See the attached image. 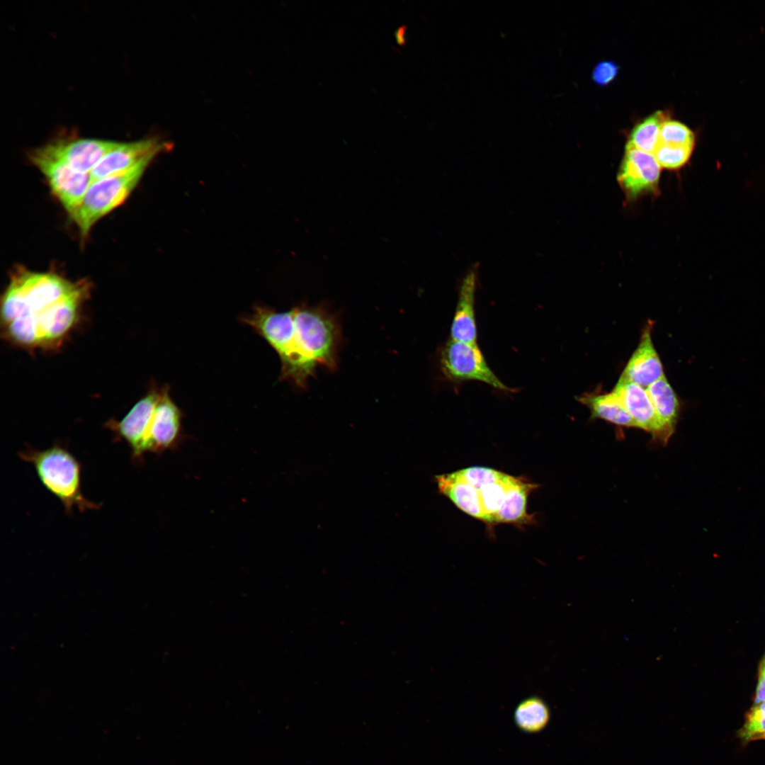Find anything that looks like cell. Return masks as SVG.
I'll use <instances>...</instances> for the list:
<instances>
[{
    "label": "cell",
    "mask_w": 765,
    "mask_h": 765,
    "mask_svg": "<svg viewBox=\"0 0 765 765\" xmlns=\"http://www.w3.org/2000/svg\"><path fill=\"white\" fill-rule=\"evenodd\" d=\"M86 296L85 284L52 273L22 271L11 278L1 298L3 334L23 348L56 347L78 322Z\"/></svg>",
    "instance_id": "1"
},
{
    "label": "cell",
    "mask_w": 765,
    "mask_h": 765,
    "mask_svg": "<svg viewBox=\"0 0 765 765\" xmlns=\"http://www.w3.org/2000/svg\"><path fill=\"white\" fill-rule=\"evenodd\" d=\"M277 352L280 378L305 388L318 366L337 368L341 329L337 318L323 307L300 305L287 312L256 306L242 317Z\"/></svg>",
    "instance_id": "2"
},
{
    "label": "cell",
    "mask_w": 765,
    "mask_h": 765,
    "mask_svg": "<svg viewBox=\"0 0 765 765\" xmlns=\"http://www.w3.org/2000/svg\"><path fill=\"white\" fill-rule=\"evenodd\" d=\"M183 414L173 401L169 387L152 389L115 425L116 434L131 453L143 458L161 454L181 442Z\"/></svg>",
    "instance_id": "3"
},
{
    "label": "cell",
    "mask_w": 765,
    "mask_h": 765,
    "mask_svg": "<svg viewBox=\"0 0 765 765\" xmlns=\"http://www.w3.org/2000/svg\"><path fill=\"white\" fill-rule=\"evenodd\" d=\"M459 472L472 488V517L488 527L498 523L522 526L533 523V515L527 512V502L538 484L523 476L514 477L487 467H468Z\"/></svg>",
    "instance_id": "4"
},
{
    "label": "cell",
    "mask_w": 765,
    "mask_h": 765,
    "mask_svg": "<svg viewBox=\"0 0 765 765\" xmlns=\"http://www.w3.org/2000/svg\"><path fill=\"white\" fill-rule=\"evenodd\" d=\"M18 455L33 465L40 482L62 502L67 515L72 514L74 508L83 512L101 506L83 495L81 465L67 448L55 443L44 450L27 448Z\"/></svg>",
    "instance_id": "5"
},
{
    "label": "cell",
    "mask_w": 765,
    "mask_h": 765,
    "mask_svg": "<svg viewBox=\"0 0 765 765\" xmlns=\"http://www.w3.org/2000/svg\"><path fill=\"white\" fill-rule=\"evenodd\" d=\"M150 162H144L125 172L92 181L72 217L81 236L86 237L96 222L128 198Z\"/></svg>",
    "instance_id": "6"
},
{
    "label": "cell",
    "mask_w": 765,
    "mask_h": 765,
    "mask_svg": "<svg viewBox=\"0 0 765 765\" xmlns=\"http://www.w3.org/2000/svg\"><path fill=\"white\" fill-rule=\"evenodd\" d=\"M439 362L443 375L452 382L478 381L498 390L515 392L492 370L477 343L450 339L441 351Z\"/></svg>",
    "instance_id": "7"
},
{
    "label": "cell",
    "mask_w": 765,
    "mask_h": 765,
    "mask_svg": "<svg viewBox=\"0 0 765 765\" xmlns=\"http://www.w3.org/2000/svg\"><path fill=\"white\" fill-rule=\"evenodd\" d=\"M30 159L45 176L52 193L72 217L92 183L90 174L74 169L42 147L30 152Z\"/></svg>",
    "instance_id": "8"
},
{
    "label": "cell",
    "mask_w": 765,
    "mask_h": 765,
    "mask_svg": "<svg viewBox=\"0 0 765 765\" xmlns=\"http://www.w3.org/2000/svg\"><path fill=\"white\" fill-rule=\"evenodd\" d=\"M166 148V143L157 137L118 142L90 173L92 181L125 172L142 162H152Z\"/></svg>",
    "instance_id": "9"
},
{
    "label": "cell",
    "mask_w": 765,
    "mask_h": 765,
    "mask_svg": "<svg viewBox=\"0 0 765 765\" xmlns=\"http://www.w3.org/2000/svg\"><path fill=\"white\" fill-rule=\"evenodd\" d=\"M660 171L653 154L626 145L618 181L629 198H636L657 189Z\"/></svg>",
    "instance_id": "10"
},
{
    "label": "cell",
    "mask_w": 765,
    "mask_h": 765,
    "mask_svg": "<svg viewBox=\"0 0 765 765\" xmlns=\"http://www.w3.org/2000/svg\"><path fill=\"white\" fill-rule=\"evenodd\" d=\"M117 143L99 139L72 138L56 140L42 147L74 169L90 174Z\"/></svg>",
    "instance_id": "11"
},
{
    "label": "cell",
    "mask_w": 765,
    "mask_h": 765,
    "mask_svg": "<svg viewBox=\"0 0 765 765\" xmlns=\"http://www.w3.org/2000/svg\"><path fill=\"white\" fill-rule=\"evenodd\" d=\"M613 390L619 394L636 428L650 433L654 440L665 445L662 426L647 390L620 378Z\"/></svg>",
    "instance_id": "12"
},
{
    "label": "cell",
    "mask_w": 765,
    "mask_h": 765,
    "mask_svg": "<svg viewBox=\"0 0 765 765\" xmlns=\"http://www.w3.org/2000/svg\"><path fill=\"white\" fill-rule=\"evenodd\" d=\"M477 285V266L471 267L463 278L458 290V299L450 328V339L476 344L477 329L475 319V293Z\"/></svg>",
    "instance_id": "13"
},
{
    "label": "cell",
    "mask_w": 765,
    "mask_h": 765,
    "mask_svg": "<svg viewBox=\"0 0 765 765\" xmlns=\"http://www.w3.org/2000/svg\"><path fill=\"white\" fill-rule=\"evenodd\" d=\"M652 322L644 328L640 342L625 366L620 378L647 388L664 375L663 366L654 346Z\"/></svg>",
    "instance_id": "14"
},
{
    "label": "cell",
    "mask_w": 765,
    "mask_h": 765,
    "mask_svg": "<svg viewBox=\"0 0 765 765\" xmlns=\"http://www.w3.org/2000/svg\"><path fill=\"white\" fill-rule=\"evenodd\" d=\"M646 390L659 417L667 444L675 431L680 412L679 400L664 375Z\"/></svg>",
    "instance_id": "15"
},
{
    "label": "cell",
    "mask_w": 765,
    "mask_h": 765,
    "mask_svg": "<svg viewBox=\"0 0 765 765\" xmlns=\"http://www.w3.org/2000/svg\"><path fill=\"white\" fill-rule=\"evenodd\" d=\"M577 400L587 407L591 418L605 420L623 427H636L619 394L614 390L604 394H587Z\"/></svg>",
    "instance_id": "16"
},
{
    "label": "cell",
    "mask_w": 765,
    "mask_h": 765,
    "mask_svg": "<svg viewBox=\"0 0 765 765\" xmlns=\"http://www.w3.org/2000/svg\"><path fill=\"white\" fill-rule=\"evenodd\" d=\"M550 716L548 705L538 696L523 699L516 706L514 715L517 727L528 733L543 730L548 724Z\"/></svg>",
    "instance_id": "17"
},
{
    "label": "cell",
    "mask_w": 765,
    "mask_h": 765,
    "mask_svg": "<svg viewBox=\"0 0 765 765\" xmlns=\"http://www.w3.org/2000/svg\"><path fill=\"white\" fill-rule=\"evenodd\" d=\"M667 119L664 111H657L632 130L627 145L653 154L659 144L660 128Z\"/></svg>",
    "instance_id": "18"
},
{
    "label": "cell",
    "mask_w": 765,
    "mask_h": 765,
    "mask_svg": "<svg viewBox=\"0 0 765 765\" xmlns=\"http://www.w3.org/2000/svg\"><path fill=\"white\" fill-rule=\"evenodd\" d=\"M693 147L667 144L659 142L653 154L661 167L678 169L690 159Z\"/></svg>",
    "instance_id": "19"
},
{
    "label": "cell",
    "mask_w": 765,
    "mask_h": 765,
    "mask_svg": "<svg viewBox=\"0 0 765 765\" xmlns=\"http://www.w3.org/2000/svg\"><path fill=\"white\" fill-rule=\"evenodd\" d=\"M740 737L743 742L765 740V701L755 703L748 712Z\"/></svg>",
    "instance_id": "20"
},
{
    "label": "cell",
    "mask_w": 765,
    "mask_h": 765,
    "mask_svg": "<svg viewBox=\"0 0 765 765\" xmlns=\"http://www.w3.org/2000/svg\"><path fill=\"white\" fill-rule=\"evenodd\" d=\"M659 142L694 147L695 135L684 124L667 118L660 128Z\"/></svg>",
    "instance_id": "21"
},
{
    "label": "cell",
    "mask_w": 765,
    "mask_h": 765,
    "mask_svg": "<svg viewBox=\"0 0 765 765\" xmlns=\"http://www.w3.org/2000/svg\"><path fill=\"white\" fill-rule=\"evenodd\" d=\"M618 65L612 61H602L594 68L591 77L595 84L599 86L609 84L617 76Z\"/></svg>",
    "instance_id": "22"
},
{
    "label": "cell",
    "mask_w": 765,
    "mask_h": 765,
    "mask_svg": "<svg viewBox=\"0 0 765 765\" xmlns=\"http://www.w3.org/2000/svg\"><path fill=\"white\" fill-rule=\"evenodd\" d=\"M765 701V658L761 664L757 688L756 690L755 703Z\"/></svg>",
    "instance_id": "23"
},
{
    "label": "cell",
    "mask_w": 765,
    "mask_h": 765,
    "mask_svg": "<svg viewBox=\"0 0 765 765\" xmlns=\"http://www.w3.org/2000/svg\"><path fill=\"white\" fill-rule=\"evenodd\" d=\"M396 38L399 43H404L405 42V28L400 27L396 32Z\"/></svg>",
    "instance_id": "24"
}]
</instances>
